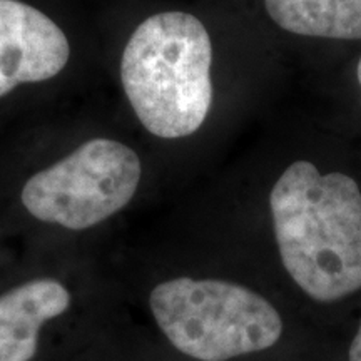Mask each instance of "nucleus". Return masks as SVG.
<instances>
[{"mask_svg": "<svg viewBox=\"0 0 361 361\" xmlns=\"http://www.w3.org/2000/svg\"><path fill=\"white\" fill-rule=\"evenodd\" d=\"M279 256L316 301H336L361 288V192L343 173L322 174L296 161L269 196Z\"/></svg>", "mask_w": 361, "mask_h": 361, "instance_id": "nucleus-1", "label": "nucleus"}, {"mask_svg": "<svg viewBox=\"0 0 361 361\" xmlns=\"http://www.w3.org/2000/svg\"><path fill=\"white\" fill-rule=\"evenodd\" d=\"M213 45L206 27L186 12H161L134 30L121 59L130 107L149 133L188 137L213 104Z\"/></svg>", "mask_w": 361, "mask_h": 361, "instance_id": "nucleus-2", "label": "nucleus"}, {"mask_svg": "<svg viewBox=\"0 0 361 361\" xmlns=\"http://www.w3.org/2000/svg\"><path fill=\"white\" fill-rule=\"evenodd\" d=\"M149 306L166 338L200 361L268 350L283 331L281 316L269 301L223 279H169L152 290Z\"/></svg>", "mask_w": 361, "mask_h": 361, "instance_id": "nucleus-3", "label": "nucleus"}, {"mask_svg": "<svg viewBox=\"0 0 361 361\" xmlns=\"http://www.w3.org/2000/svg\"><path fill=\"white\" fill-rule=\"evenodd\" d=\"M141 159L126 144L90 139L25 183L20 200L34 218L62 228H92L129 204L141 183Z\"/></svg>", "mask_w": 361, "mask_h": 361, "instance_id": "nucleus-4", "label": "nucleus"}, {"mask_svg": "<svg viewBox=\"0 0 361 361\" xmlns=\"http://www.w3.org/2000/svg\"><path fill=\"white\" fill-rule=\"evenodd\" d=\"M71 45L44 12L20 0H0V97L20 84L56 78Z\"/></svg>", "mask_w": 361, "mask_h": 361, "instance_id": "nucleus-5", "label": "nucleus"}, {"mask_svg": "<svg viewBox=\"0 0 361 361\" xmlns=\"http://www.w3.org/2000/svg\"><path fill=\"white\" fill-rule=\"evenodd\" d=\"M71 295L56 279H34L0 296V361H30L44 323L66 313Z\"/></svg>", "mask_w": 361, "mask_h": 361, "instance_id": "nucleus-6", "label": "nucleus"}, {"mask_svg": "<svg viewBox=\"0 0 361 361\" xmlns=\"http://www.w3.org/2000/svg\"><path fill=\"white\" fill-rule=\"evenodd\" d=\"M276 25L308 37L361 39V0H264Z\"/></svg>", "mask_w": 361, "mask_h": 361, "instance_id": "nucleus-7", "label": "nucleus"}, {"mask_svg": "<svg viewBox=\"0 0 361 361\" xmlns=\"http://www.w3.org/2000/svg\"><path fill=\"white\" fill-rule=\"evenodd\" d=\"M350 361H361V323L353 343L350 346Z\"/></svg>", "mask_w": 361, "mask_h": 361, "instance_id": "nucleus-8", "label": "nucleus"}, {"mask_svg": "<svg viewBox=\"0 0 361 361\" xmlns=\"http://www.w3.org/2000/svg\"><path fill=\"white\" fill-rule=\"evenodd\" d=\"M358 82L361 85V59H360V62H358Z\"/></svg>", "mask_w": 361, "mask_h": 361, "instance_id": "nucleus-9", "label": "nucleus"}]
</instances>
